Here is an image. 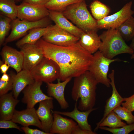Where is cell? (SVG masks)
<instances>
[{
    "label": "cell",
    "mask_w": 134,
    "mask_h": 134,
    "mask_svg": "<svg viewBox=\"0 0 134 134\" xmlns=\"http://www.w3.org/2000/svg\"><path fill=\"white\" fill-rule=\"evenodd\" d=\"M42 50L44 56L55 62L60 68L59 78L64 81L78 76L88 70L93 55L84 49L79 41L66 46L54 45L42 38L35 44Z\"/></svg>",
    "instance_id": "1"
},
{
    "label": "cell",
    "mask_w": 134,
    "mask_h": 134,
    "mask_svg": "<svg viewBox=\"0 0 134 134\" xmlns=\"http://www.w3.org/2000/svg\"><path fill=\"white\" fill-rule=\"evenodd\" d=\"M98 83L88 70L75 77L71 96L73 100L76 101L80 99L77 107L79 110L85 111L93 108Z\"/></svg>",
    "instance_id": "2"
},
{
    "label": "cell",
    "mask_w": 134,
    "mask_h": 134,
    "mask_svg": "<svg viewBox=\"0 0 134 134\" xmlns=\"http://www.w3.org/2000/svg\"><path fill=\"white\" fill-rule=\"evenodd\" d=\"M101 40L99 51L106 57L112 59L123 53L132 55L134 50L125 43L117 29L104 31L99 36Z\"/></svg>",
    "instance_id": "3"
},
{
    "label": "cell",
    "mask_w": 134,
    "mask_h": 134,
    "mask_svg": "<svg viewBox=\"0 0 134 134\" xmlns=\"http://www.w3.org/2000/svg\"><path fill=\"white\" fill-rule=\"evenodd\" d=\"M62 12L68 19L84 32H97L98 29L97 20L88 11L85 0L69 5Z\"/></svg>",
    "instance_id": "4"
},
{
    "label": "cell",
    "mask_w": 134,
    "mask_h": 134,
    "mask_svg": "<svg viewBox=\"0 0 134 134\" xmlns=\"http://www.w3.org/2000/svg\"><path fill=\"white\" fill-rule=\"evenodd\" d=\"M121 61L118 58L109 59L105 57L99 51L94 53L88 70L98 83H100L107 87L110 86V80L107 74L109 66L112 63Z\"/></svg>",
    "instance_id": "5"
},
{
    "label": "cell",
    "mask_w": 134,
    "mask_h": 134,
    "mask_svg": "<svg viewBox=\"0 0 134 134\" xmlns=\"http://www.w3.org/2000/svg\"><path fill=\"white\" fill-rule=\"evenodd\" d=\"M30 72L35 80L52 83L59 78L60 68L55 62L44 57Z\"/></svg>",
    "instance_id": "6"
},
{
    "label": "cell",
    "mask_w": 134,
    "mask_h": 134,
    "mask_svg": "<svg viewBox=\"0 0 134 134\" xmlns=\"http://www.w3.org/2000/svg\"><path fill=\"white\" fill-rule=\"evenodd\" d=\"M49 16L39 20L31 21L16 18L12 21L11 24V30L9 35L5 39L4 45L13 41L23 36L27 32L37 28L46 27L49 25L50 21Z\"/></svg>",
    "instance_id": "7"
},
{
    "label": "cell",
    "mask_w": 134,
    "mask_h": 134,
    "mask_svg": "<svg viewBox=\"0 0 134 134\" xmlns=\"http://www.w3.org/2000/svg\"><path fill=\"white\" fill-rule=\"evenodd\" d=\"M41 38L49 43L62 46L72 45L79 39L56 24L49 25L47 31Z\"/></svg>",
    "instance_id": "8"
},
{
    "label": "cell",
    "mask_w": 134,
    "mask_h": 134,
    "mask_svg": "<svg viewBox=\"0 0 134 134\" xmlns=\"http://www.w3.org/2000/svg\"><path fill=\"white\" fill-rule=\"evenodd\" d=\"M132 3V1H130L118 12L97 20L98 29H117L134 13V11L131 9Z\"/></svg>",
    "instance_id": "9"
},
{
    "label": "cell",
    "mask_w": 134,
    "mask_h": 134,
    "mask_svg": "<svg viewBox=\"0 0 134 134\" xmlns=\"http://www.w3.org/2000/svg\"><path fill=\"white\" fill-rule=\"evenodd\" d=\"M17 18L31 21H36L48 17L49 10L44 6L23 2L17 5Z\"/></svg>",
    "instance_id": "10"
},
{
    "label": "cell",
    "mask_w": 134,
    "mask_h": 134,
    "mask_svg": "<svg viewBox=\"0 0 134 134\" xmlns=\"http://www.w3.org/2000/svg\"><path fill=\"white\" fill-rule=\"evenodd\" d=\"M42 83V81L35 80L33 83L27 86L22 90L24 96L22 101L26 104L27 108L34 107L37 103L42 101L53 99L43 92L41 89Z\"/></svg>",
    "instance_id": "11"
},
{
    "label": "cell",
    "mask_w": 134,
    "mask_h": 134,
    "mask_svg": "<svg viewBox=\"0 0 134 134\" xmlns=\"http://www.w3.org/2000/svg\"><path fill=\"white\" fill-rule=\"evenodd\" d=\"M19 48L23 56V69L31 71L44 57L42 50L35 44H26Z\"/></svg>",
    "instance_id": "12"
},
{
    "label": "cell",
    "mask_w": 134,
    "mask_h": 134,
    "mask_svg": "<svg viewBox=\"0 0 134 134\" xmlns=\"http://www.w3.org/2000/svg\"><path fill=\"white\" fill-rule=\"evenodd\" d=\"M50 99L42 101L39 102V105L36 110L38 117L42 125V130L49 134L54 121L53 115L51 110L54 107L53 100Z\"/></svg>",
    "instance_id": "13"
},
{
    "label": "cell",
    "mask_w": 134,
    "mask_h": 134,
    "mask_svg": "<svg viewBox=\"0 0 134 134\" xmlns=\"http://www.w3.org/2000/svg\"><path fill=\"white\" fill-rule=\"evenodd\" d=\"M0 55L3 62L14 69L17 73L22 69L23 56L21 51L5 45L1 50Z\"/></svg>",
    "instance_id": "14"
},
{
    "label": "cell",
    "mask_w": 134,
    "mask_h": 134,
    "mask_svg": "<svg viewBox=\"0 0 134 134\" xmlns=\"http://www.w3.org/2000/svg\"><path fill=\"white\" fill-rule=\"evenodd\" d=\"M114 70H112L108 75V77L111 80L110 84L112 87V94L111 97L106 101L103 117L99 122L97 123L96 127L94 130L95 132L98 130L99 125L107 115L117 107L121 105L124 101V98L120 95L116 88L114 81Z\"/></svg>",
    "instance_id": "15"
},
{
    "label": "cell",
    "mask_w": 134,
    "mask_h": 134,
    "mask_svg": "<svg viewBox=\"0 0 134 134\" xmlns=\"http://www.w3.org/2000/svg\"><path fill=\"white\" fill-rule=\"evenodd\" d=\"M16 123L24 127L32 125L42 130L41 123L34 108H28L21 111L15 110L11 119Z\"/></svg>",
    "instance_id": "16"
},
{
    "label": "cell",
    "mask_w": 134,
    "mask_h": 134,
    "mask_svg": "<svg viewBox=\"0 0 134 134\" xmlns=\"http://www.w3.org/2000/svg\"><path fill=\"white\" fill-rule=\"evenodd\" d=\"M98 108H93L88 110L82 111L78 110L77 107V101H76L73 110L71 112H62L53 111L51 110L52 113H56L68 117L75 120L78 125L82 129L92 131L91 127L88 121V117L93 111L97 110Z\"/></svg>",
    "instance_id": "17"
},
{
    "label": "cell",
    "mask_w": 134,
    "mask_h": 134,
    "mask_svg": "<svg viewBox=\"0 0 134 134\" xmlns=\"http://www.w3.org/2000/svg\"><path fill=\"white\" fill-rule=\"evenodd\" d=\"M49 10L48 16L55 24L74 36L80 38L83 31L69 21L62 12Z\"/></svg>",
    "instance_id": "18"
},
{
    "label": "cell",
    "mask_w": 134,
    "mask_h": 134,
    "mask_svg": "<svg viewBox=\"0 0 134 134\" xmlns=\"http://www.w3.org/2000/svg\"><path fill=\"white\" fill-rule=\"evenodd\" d=\"M72 78H69L62 82L59 79L57 83H47V93L50 97L55 99L60 105L61 108L66 109L69 106L66 100L64 95V91L67 84L70 81Z\"/></svg>",
    "instance_id": "19"
},
{
    "label": "cell",
    "mask_w": 134,
    "mask_h": 134,
    "mask_svg": "<svg viewBox=\"0 0 134 134\" xmlns=\"http://www.w3.org/2000/svg\"><path fill=\"white\" fill-rule=\"evenodd\" d=\"M19 101L14 98L12 92L0 96V120H11Z\"/></svg>",
    "instance_id": "20"
},
{
    "label": "cell",
    "mask_w": 134,
    "mask_h": 134,
    "mask_svg": "<svg viewBox=\"0 0 134 134\" xmlns=\"http://www.w3.org/2000/svg\"><path fill=\"white\" fill-rule=\"evenodd\" d=\"M53 114L54 121L50 133L51 134H71L77 123L72 119L64 117L59 114Z\"/></svg>",
    "instance_id": "21"
},
{
    "label": "cell",
    "mask_w": 134,
    "mask_h": 134,
    "mask_svg": "<svg viewBox=\"0 0 134 134\" xmlns=\"http://www.w3.org/2000/svg\"><path fill=\"white\" fill-rule=\"evenodd\" d=\"M35 80L30 71L22 69L15 75L12 92L17 99L20 92L27 86L33 83Z\"/></svg>",
    "instance_id": "22"
},
{
    "label": "cell",
    "mask_w": 134,
    "mask_h": 134,
    "mask_svg": "<svg viewBox=\"0 0 134 134\" xmlns=\"http://www.w3.org/2000/svg\"><path fill=\"white\" fill-rule=\"evenodd\" d=\"M78 41L84 49L92 54L99 49L101 42L97 31H94L83 32Z\"/></svg>",
    "instance_id": "23"
},
{
    "label": "cell",
    "mask_w": 134,
    "mask_h": 134,
    "mask_svg": "<svg viewBox=\"0 0 134 134\" xmlns=\"http://www.w3.org/2000/svg\"><path fill=\"white\" fill-rule=\"evenodd\" d=\"M48 26L46 27L35 28L30 30L28 34L16 42V46L19 48L26 44H35L46 33Z\"/></svg>",
    "instance_id": "24"
},
{
    "label": "cell",
    "mask_w": 134,
    "mask_h": 134,
    "mask_svg": "<svg viewBox=\"0 0 134 134\" xmlns=\"http://www.w3.org/2000/svg\"><path fill=\"white\" fill-rule=\"evenodd\" d=\"M15 0H0L1 14L10 19L12 21L17 17V5Z\"/></svg>",
    "instance_id": "25"
},
{
    "label": "cell",
    "mask_w": 134,
    "mask_h": 134,
    "mask_svg": "<svg viewBox=\"0 0 134 134\" xmlns=\"http://www.w3.org/2000/svg\"><path fill=\"white\" fill-rule=\"evenodd\" d=\"M116 29L125 41L132 40L134 37V18L131 16Z\"/></svg>",
    "instance_id": "26"
},
{
    "label": "cell",
    "mask_w": 134,
    "mask_h": 134,
    "mask_svg": "<svg viewBox=\"0 0 134 134\" xmlns=\"http://www.w3.org/2000/svg\"><path fill=\"white\" fill-rule=\"evenodd\" d=\"M92 14L96 20H101L110 13L109 8L106 5L98 0L93 1L90 5Z\"/></svg>",
    "instance_id": "27"
},
{
    "label": "cell",
    "mask_w": 134,
    "mask_h": 134,
    "mask_svg": "<svg viewBox=\"0 0 134 134\" xmlns=\"http://www.w3.org/2000/svg\"><path fill=\"white\" fill-rule=\"evenodd\" d=\"M85 0H49L44 5L49 10L62 12L68 6Z\"/></svg>",
    "instance_id": "28"
},
{
    "label": "cell",
    "mask_w": 134,
    "mask_h": 134,
    "mask_svg": "<svg viewBox=\"0 0 134 134\" xmlns=\"http://www.w3.org/2000/svg\"><path fill=\"white\" fill-rule=\"evenodd\" d=\"M126 125L113 110L100 124L99 127L107 126L109 128H120Z\"/></svg>",
    "instance_id": "29"
},
{
    "label": "cell",
    "mask_w": 134,
    "mask_h": 134,
    "mask_svg": "<svg viewBox=\"0 0 134 134\" xmlns=\"http://www.w3.org/2000/svg\"><path fill=\"white\" fill-rule=\"evenodd\" d=\"M12 20L2 15L0 16V46L4 43L5 37L11 27L10 23Z\"/></svg>",
    "instance_id": "30"
},
{
    "label": "cell",
    "mask_w": 134,
    "mask_h": 134,
    "mask_svg": "<svg viewBox=\"0 0 134 134\" xmlns=\"http://www.w3.org/2000/svg\"><path fill=\"white\" fill-rule=\"evenodd\" d=\"M113 111L122 120L125 121L128 124L134 123V116L132 112L125 108L119 105Z\"/></svg>",
    "instance_id": "31"
},
{
    "label": "cell",
    "mask_w": 134,
    "mask_h": 134,
    "mask_svg": "<svg viewBox=\"0 0 134 134\" xmlns=\"http://www.w3.org/2000/svg\"><path fill=\"white\" fill-rule=\"evenodd\" d=\"M99 129L109 131L113 134H128L134 130V123L117 128L99 127Z\"/></svg>",
    "instance_id": "32"
},
{
    "label": "cell",
    "mask_w": 134,
    "mask_h": 134,
    "mask_svg": "<svg viewBox=\"0 0 134 134\" xmlns=\"http://www.w3.org/2000/svg\"><path fill=\"white\" fill-rule=\"evenodd\" d=\"M10 79L5 82L0 80V96L7 93L12 90L14 78L16 74L13 72L10 71L9 74Z\"/></svg>",
    "instance_id": "33"
},
{
    "label": "cell",
    "mask_w": 134,
    "mask_h": 134,
    "mask_svg": "<svg viewBox=\"0 0 134 134\" xmlns=\"http://www.w3.org/2000/svg\"><path fill=\"white\" fill-rule=\"evenodd\" d=\"M124 102L122 103V106L132 112L134 111V93L129 97L124 98Z\"/></svg>",
    "instance_id": "34"
},
{
    "label": "cell",
    "mask_w": 134,
    "mask_h": 134,
    "mask_svg": "<svg viewBox=\"0 0 134 134\" xmlns=\"http://www.w3.org/2000/svg\"><path fill=\"white\" fill-rule=\"evenodd\" d=\"M16 123L11 120H0V128L4 129L14 128L22 131L21 129Z\"/></svg>",
    "instance_id": "35"
},
{
    "label": "cell",
    "mask_w": 134,
    "mask_h": 134,
    "mask_svg": "<svg viewBox=\"0 0 134 134\" xmlns=\"http://www.w3.org/2000/svg\"><path fill=\"white\" fill-rule=\"evenodd\" d=\"M97 134V133L94 131L82 129L77 124L73 129L71 134Z\"/></svg>",
    "instance_id": "36"
},
{
    "label": "cell",
    "mask_w": 134,
    "mask_h": 134,
    "mask_svg": "<svg viewBox=\"0 0 134 134\" xmlns=\"http://www.w3.org/2000/svg\"><path fill=\"white\" fill-rule=\"evenodd\" d=\"M21 129L26 134H49L43 131L30 128L28 126H23Z\"/></svg>",
    "instance_id": "37"
},
{
    "label": "cell",
    "mask_w": 134,
    "mask_h": 134,
    "mask_svg": "<svg viewBox=\"0 0 134 134\" xmlns=\"http://www.w3.org/2000/svg\"><path fill=\"white\" fill-rule=\"evenodd\" d=\"M49 0H23V2L32 4L44 6Z\"/></svg>",
    "instance_id": "38"
},
{
    "label": "cell",
    "mask_w": 134,
    "mask_h": 134,
    "mask_svg": "<svg viewBox=\"0 0 134 134\" xmlns=\"http://www.w3.org/2000/svg\"><path fill=\"white\" fill-rule=\"evenodd\" d=\"M0 69L1 73L3 74L6 73L7 71L10 67L9 66L3 61L0 60Z\"/></svg>",
    "instance_id": "39"
},
{
    "label": "cell",
    "mask_w": 134,
    "mask_h": 134,
    "mask_svg": "<svg viewBox=\"0 0 134 134\" xmlns=\"http://www.w3.org/2000/svg\"><path fill=\"white\" fill-rule=\"evenodd\" d=\"M10 79V75L6 73H3L0 79V80L3 81L7 82Z\"/></svg>",
    "instance_id": "40"
},
{
    "label": "cell",
    "mask_w": 134,
    "mask_h": 134,
    "mask_svg": "<svg viewBox=\"0 0 134 134\" xmlns=\"http://www.w3.org/2000/svg\"><path fill=\"white\" fill-rule=\"evenodd\" d=\"M130 47L134 50V37L132 39V41L130 46Z\"/></svg>",
    "instance_id": "41"
},
{
    "label": "cell",
    "mask_w": 134,
    "mask_h": 134,
    "mask_svg": "<svg viewBox=\"0 0 134 134\" xmlns=\"http://www.w3.org/2000/svg\"><path fill=\"white\" fill-rule=\"evenodd\" d=\"M131 58L132 59H134V51L133 54L132 55Z\"/></svg>",
    "instance_id": "42"
},
{
    "label": "cell",
    "mask_w": 134,
    "mask_h": 134,
    "mask_svg": "<svg viewBox=\"0 0 134 134\" xmlns=\"http://www.w3.org/2000/svg\"><path fill=\"white\" fill-rule=\"evenodd\" d=\"M16 0L17 1H19V0Z\"/></svg>",
    "instance_id": "43"
},
{
    "label": "cell",
    "mask_w": 134,
    "mask_h": 134,
    "mask_svg": "<svg viewBox=\"0 0 134 134\" xmlns=\"http://www.w3.org/2000/svg\"></svg>",
    "instance_id": "44"
}]
</instances>
